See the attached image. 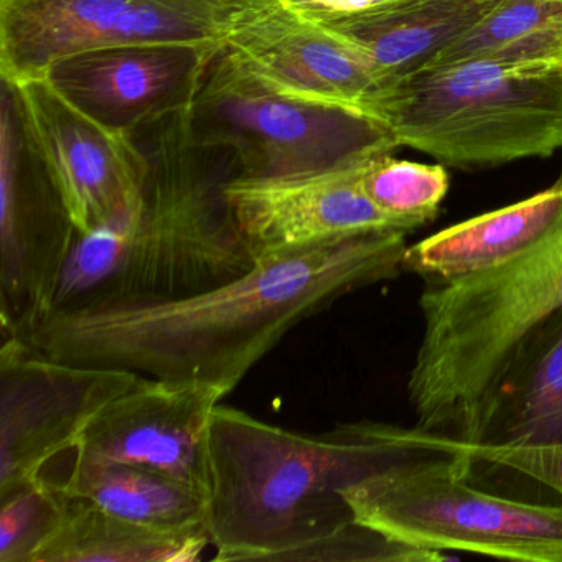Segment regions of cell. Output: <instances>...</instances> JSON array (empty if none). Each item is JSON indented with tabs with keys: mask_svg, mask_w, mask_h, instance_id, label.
Listing matches in <instances>:
<instances>
[{
	"mask_svg": "<svg viewBox=\"0 0 562 562\" xmlns=\"http://www.w3.org/2000/svg\"><path fill=\"white\" fill-rule=\"evenodd\" d=\"M404 232L284 249L179 301L55 311L27 337L52 360L192 381L228 396L289 331L345 295L403 274Z\"/></svg>",
	"mask_w": 562,
	"mask_h": 562,
	"instance_id": "cell-1",
	"label": "cell"
},
{
	"mask_svg": "<svg viewBox=\"0 0 562 562\" xmlns=\"http://www.w3.org/2000/svg\"><path fill=\"white\" fill-rule=\"evenodd\" d=\"M434 453L417 427L360 420L308 436L218 404L206 434L213 561H307L355 521L345 488Z\"/></svg>",
	"mask_w": 562,
	"mask_h": 562,
	"instance_id": "cell-2",
	"label": "cell"
},
{
	"mask_svg": "<svg viewBox=\"0 0 562 562\" xmlns=\"http://www.w3.org/2000/svg\"><path fill=\"white\" fill-rule=\"evenodd\" d=\"M193 94L134 131L147 159L139 218L117 271L74 308L179 301L226 284L258 262L226 199L232 167L196 134Z\"/></svg>",
	"mask_w": 562,
	"mask_h": 562,
	"instance_id": "cell-3",
	"label": "cell"
},
{
	"mask_svg": "<svg viewBox=\"0 0 562 562\" xmlns=\"http://www.w3.org/2000/svg\"><path fill=\"white\" fill-rule=\"evenodd\" d=\"M423 335L407 380L416 427L465 436L515 348L562 308V225L498 268L442 284L419 299Z\"/></svg>",
	"mask_w": 562,
	"mask_h": 562,
	"instance_id": "cell-4",
	"label": "cell"
},
{
	"mask_svg": "<svg viewBox=\"0 0 562 562\" xmlns=\"http://www.w3.org/2000/svg\"><path fill=\"white\" fill-rule=\"evenodd\" d=\"M373 114L400 147L476 170L562 150V68L488 58L423 67L387 85Z\"/></svg>",
	"mask_w": 562,
	"mask_h": 562,
	"instance_id": "cell-5",
	"label": "cell"
},
{
	"mask_svg": "<svg viewBox=\"0 0 562 562\" xmlns=\"http://www.w3.org/2000/svg\"><path fill=\"white\" fill-rule=\"evenodd\" d=\"M447 453L416 457L344 490L355 521L413 548L525 562H562V505L473 485Z\"/></svg>",
	"mask_w": 562,
	"mask_h": 562,
	"instance_id": "cell-6",
	"label": "cell"
},
{
	"mask_svg": "<svg viewBox=\"0 0 562 562\" xmlns=\"http://www.w3.org/2000/svg\"><path fill=\"white\" fill-rule=\"evenodd\" d=\"M193 124L235 179H278L393 154L391 131L364 111L281 93L216 52L192 100Z\"/></svg>",
	"mask_w": 562,
	"mask_h": 562,
	"instance_id": "cell-7",
	"label": "cell"
},
{
	"mask_svg": "<svg viewBox=\"0 0 562 562\" xmlns=\"http://www.w3.org/2000/svg\"><path fill=\"white\" fill-rule=\"evenodd\" d=\"M236 0H0V80L124 45H222Z\"/></svg>",
	"mask_w": 562,
	"mask_h": 562,
	"instance_id": "cell-8",
	"label": "cell"
},
{
	"mask_svg": "<svg viewBox=\"0 0 562 562\" xmlns=\"http://www.w3.org/2000/svg\"><path fill=\"white\" fill-rule=\"evenodd\" d=\"M78 229L32 149L11 90L0 93V325L25 338L54 308Z\"/></svg>",
	"mask_w": 562,
	"mask_h": 562,
	"instance_id": "cell-9",
	"label": "cell"
},
{
	"mask_svg": "<svg viewBox=\"0 0 562 562\" xmlns=\"http://www.w3.org/2000/svg\"><path fill=\"white\" fill-rule=\"evenodd\" d=\"M2 83L78 233L88 235L140 212L147 159L134 133L101 123L47 77Z\"/></svg>",
	"mask_w": 562,
	"mask_h": 562,
	"instance_id": "cell-10",
	"label": "cell"
},
{
	"mask_svg": "<svg viewBox=\"0 0 562 562\" xmlns=\"http://www.w3.org/2000/svg\"><path fill=\"white\" fill-rule=\"evenodd\" d=\"M144 376L52 360L21 337L0 348V496L44 475L74 452L91 420Z\"/></svg>",
	"mask_w": 562,
	"mask_h": 562,
	"instance_id": "cell-11",
	"label": "cell"
},
{
	"mask_svg": "<svg viewBox=\"0 0 562 562\" xmlns=\"http://www.w3.org/2000/svg\"><path fill=\"white\" fill-rule=\"evenodd\" d=\"M222 48L269 87L311 103L374 116L384 90L367 58L299 0H236Z\"/></svg>",
	"mask_w": 562,
	"mask_h": 562,
	"instance_id": "cell-12",
	"label": "cell"
},
{
	"mask_svg": "<svg viewBox=\"0 0 562 562\" xmlns=\"http://www.w3.org/2000/svg\"><path fill=\"white\" fill-rule=\"evenodd\" d=\"M225 397L209 384L144 376L91 420L74 459L146 467L205 496L206 434Z\"/></svg>",
	"mask_w": 562,
	"mask_h": 562,
	"instance_id": "cell-13",
	"label": "cell"
},
{
	"mask_svg": "<svg viewBox=\"0 0 562 562\" xmlns=\"http://www.w3.org/2000/svg\"><path fill=\"white\" fill-rule=\"evenodd\" d=\"M368 160L302 176L232 180L226 199L255 258L348 236L417 229L378 209L364 192Z\"/></svg>",
	"mask_w": 562,
	"mask_h": 562,
	"instance_id": "cell-14",
	"label": "cell"
},
{
	"mask_svg": "<svg viewBox=\"0 0 562 562\" xmlns=\"http://www.w3.org/2000/svg\"><path fill=\"white\" fill-rule=\"evenodd\" d=\"M220 47L160 42L100 48L57 61L44 77L101 123L134 133L189 100Z\"/></svg>",
	"mask_w": 562,
	"mask_h": 562,
	"instance_id": "cell-15",
	"label": "cell"
},
{
	"mask_svg": "<svg viewBox=\"0 0 562 562\" xmlns=\"http://www.w3.org/2000/svg\"><path fill=\"white\" fill-rule=\"evenodd\" d=\"M457 440L482 446L562 443V308L519 341L469 432Z\"/></svg>",
	"mask_w": 562,
	"mask_h": 562,
	"instance_id": "cell-16",
	"label": "cell"
},
{
	"mask_svg": "<svg viewBox=\"0 0 562 562\" xmlns=\"http://www.w3.org/2000/svg\"><path fill=\"white\" fill-rule=\"evenodd\" d=\"M503 0H387L351 14H321L376 71L384 88L426 67ZM311 9V8H308Z\"/></svg>",
	"mask_w": 562,
	"mask_h": 562,
	"instance_id": "cell-17",
	"label": "cell"
},
{
	"mask_svg": "<svg viewBox=\"0 0 562 562\" xmlns=\"http://www.w3.org/2000/svg\"><path fill=\"white\" fill-rule=\"evenodd\" d=\"M562 225V172L549 189L473 216L407 246L403 274L426 284L459 281L498 268L544 241Z\"/></svg>",
	"mask_w": 562,
	"mask_h": 562,
	"instance_id": "cell-18",
	"label": "cell"
},
{
	"mask_svg": "<svg viewBox=\"0 0 562 562\" xmlns=\"http://www.w3.org/2000/svg\"><path fill=\"white\" fill-rule=\"evenodd\" d=\"M209 546L205 522L160 528L68 495L60 521L32 562H195Z\"/></svg>",
	"mask_w": 562,
	"mask_h": 562,
	"instance_id": "cell-19",
	"label": "cell"
},
{
	"mask_svg": "<svg viewBox=\"0 0 562 562\" xmlns=\"http://www.w3.org/2000/svg\"><path fill=\"white\" fill-rule=\"evenodd\" d=\"M60 483L68 495L144 525L182 528L205 522V496L146 467L74 459Z\"/></svg>",
	"mask_w": 562,
	"mask_h": 562,
	"instance_id": "cell-20",
	"label": "cell"
},
{
	"mask_svg": "<svg viewBox=\"0 0 562 562\" xmlns=\"http://www.w3.org/2000/svg\"><path fill=\"white\" fill-rule=\"evenodd\" d=\"M469 58L562 68V0H503L426 67Z\"/></svg>",
	"mask_w": 562,
	"mask_h": 562,
	"instance_id": "cell-21",
	"label": "cell"
},
{
	"mask_svg": "<svg viewBox=\"0 0 562 562\" xmlns=\"http://www.w3.org/2000/svg\"><path fill=\"white\" fill-rule=\"evenodd\" d=\"M361 182L378 209L417 229L439 215L450 186L442 164L411 162L393 154L368 160Z\"/></svg>",
	"mask_w": 562,
	"mask_h": 562,
	"instance_id": "cell-22",
	"label": "cell"
},
{
	"mask_svg": "<svg viewBox=\"0 0 562 562\" xmlns=\"http://www.w3.org/2000/svg\"><path fill=\"white\" fill-rule=\"evenodd\" d=\"M67 498L61 483L45 475L0 496V562H32L60 521Z\"/></svg>",
	"mask_w": 562,
	"mask_h": 562,
	"instance_id": "cell-23",
	"label": "cell"
},
{
	"mask_svg": "<svg viewBox=\"0 0 562 562\" xmlns=\"http://www.w3.org/2000/svg\"><path fill=\"white\" fill-rule=\"evenodd\" d=\"M430 442L447 456L463 460L470 470L495 467L548 486L562 498V443L549 446H482L429 432Z\"/></svg>",
	"mask_w": 562,
	"mask_h": 562,
	"instance_id": "cell-24",
	"label": "cell"
},
{
	"mask_svg": "<svg viewBox=\"0 0 562 562\" xmlns=\"http://www.w3.org/2000/svg\"><path fill=\"white\" fill-rule=\"evenodd\" d=\"M299 2L321 14L338 15L364 11V9L383 4L387 0H299Z\"/></svg>",
	"mask_w": 562,
	"mask_h": 562,
	"instance_id": "cell-25",
	"label": "cell"
}]
</instances>
